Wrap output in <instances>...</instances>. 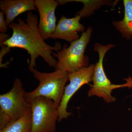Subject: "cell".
<instances>
[{
	"label": "cell",
	"mask_w": 132,
	"mask_h": 132,
	"mask_svg": "<svg viewBox=\"0 0 132 132\" xmlns=\"http://www.w3.org/2000/svg\"><path fill=\"white\" fill-rule=\"evenodd\" d=\"M21 80L16 78L9 92L0 95V130L31 111Z\"/></svg>",
	"instance_id": "cell-3"
},
{
	"label": "cell",
	"mask_w": 132,
	"mask_h": 132,
	"mask_svg": "<svg viewBox=\"0 0 132 132\" xmlns=\"http://www.w3.org/2000/svg\"><path fill=\"white\" fill-rule=\"evenodd\" d=\"M32 112L31 132H55L59 119L58 107L51 99L43 97L30 102Z\"/></svg>",
	"instance_id": "cell-6"
},
{
	"label": "cell",
	"mask_w": 132,
	"mask_h": 132,
	"mask_svg": "<svg viewBox=\"0 0 132 132\" xmlns=\"http://www.w3.org/2000/svg\"><path fill=\"white\" fill-rule=\"evenodd\" d=\"M31 72L39 81V85L34 91L25 92L26 101L29 103L36 97H44L53 100L59 108L68 80V73L61 69H56L52 72H41L35 69Z\"/></svg>",
	"instance_id": "cell-2"
},
{
	"label": "cell",
	"mask_w": 132,
	"mask_h": 132,
	"mask_svg": "<svg viewBox=\"0 0 132 132\" xmlns=\"http://www.w3.org/2000/svg\"><path fill=\"white\" fill-rule=\"evenodd\" d=\"M10 38L9 36L6 33H1L0 34V44H2Z\"/></svg>",
	"instance_id": "cell-16"
},
{
	"label": "cell",
	"mask_w": 132,
	"mask_h": 132,
	"mask_svg": "<svg viewBox=\"0 0 132 132\" xmlns=\"http://www.w3.org/2000/svg\"><path fill=\"white\" fill-rule=\"evenodd\" d=\"M25 22L19 18L9 25L13 30L11 37L0 45L9 48H19L27 50L30 55L28 69L30 72L36 68V61L39 56L51 68L57 67V61L53 57V51L59 52L62 49L61 44L56 42L54 46L48 45L42 38L38 29V16L31 11L27 14Z\"/></svg>",
	"instance_id": "cell-1"
},
{
	"label": "cell",
	"mask_w": 132,
	"mask_h": 132,
	"mask_svg": "<svg viewBox=\"0 0 132 132\" xmlns=\"http://www.w3.org/2000/svg\"><path fill=\"white\" fill-rule=\"evenodd\" d=\"M125 15L122 20L113 22V26L124 38L129 40L132 38V0H124Z\"/></svg>",
	"instance_id": "cell-11"
},
{
	"label": "cell",
	"mask_w": 132,
	"mask_h": 132,
	"mask_svg": "<svg viewBox=\"0 0 132 132\" xmlns=\"http://www.w3.org/2000/svg\"><path fill=\"white\" fill-rule=\"evenodd\" d=\"M5 15L3 12H0V32L2 33H5L7 32V26H9L5 19Z\"/></svg>",
	"instance_id": "cell-14"
},
{
	"label": "cell",
	"mask_w": 132,
	"mask_h": 132,
	"mask_svg": "<svg viewBox=\"0 0 132 132\" xmlns=\"http://www.w3.org/2000/svg\"><path fill=\"white\" fill-rule=\"evenodd\" d=\"M114 45L108 44L101 45L99 43H95L94 50L97 52L99 55L98 61L95 65L94 72L92 77V80L93 85L88 92V96H96L102 98L107 103L114 102L116 98L113 97L111 94L113 89L119 88L132 87V79L131 77L128 78L127 82L122 85H115L112 84L107 77L103 67V60L107 52Z\"/></svg>",
	"instance_id": "cell-5"
},
{
	"label": "cell",
	"mask_w": 132,
	"mask_h": 132,
	"mask_svg": "<svg viewBox=\"0 0 132 132\" xmlns=\"http://www.w3.org/2000/svg\"><path fill=\"white\" fill-rule=\"evenodd\" d=\"M92 32V28H88L78 39L71 42L69 47L64 45L57 53H53V55L58 59L55 69L64 70L69 73L88 67V58L84 54Z\"/></svg>",
	"instance_id": "cell-4"
},
{
	"label": "cell",
	"mask_w": 132,
	"mask_h": 132,
	"mask_svg": "<svg viewBox=\"0 0 132 132\" xmlns=\"http://www.w3.org/2000/svg\"><path fill=\"white\" fill-rule=\"evenodd\" d=\"M32 112L26 113L17 120L6 125L0 132H31Z\"/></svg>",
	"instance_id": "cell-12"
},
{
	"label": "cell",
	"mask_w": 132,
	"mask_h": 132,
	"mask_svg": "<svg viewBox=\"0 0 132 132\" xmlns=\"http://www.w3.org/2000/svg\"><path fill=\"white\" fill-rule=\"evenodd\" d=\"M0 9L6 16L8 25L13 22L19 15L36 9L34 0H2Z\"/></svg>",
	"instance_id": "cell-10"
},
{
	"label": "cell",
	"mask_w": 132,
	"mask_h": 132,
	"mask_svg": "<svg viewBox=\"0 0 132 132\" xmlns=\"http://www.w3.org/2000/svg\"><path fill=\"white\" fill-rule=\"evenodd\" d=\"M1 53H0V63H1V68H2L3 66V58L5 56V55L8 53L10 51V48L5 45H1Z\"/></svg>",
	"instance_id": "cell-15"
},
{
	"label": "cell",
	"mask_w": 132,
	"mask_h": 132,
	"mask_svg": "<svg viewBox=\"0 0 132 132\" xmlns=\"http://www.w3.org/2000/svg\"><path fill=\"white\" fill-rule=\"evenodd\" d=\"M35 3L40 16L39 32L43 40H46L50 38L56 28L55 12L59 3L54 0H35Z\"/></svg>",
	"instance_id": "cell-8"
},
{
	"label": "cell",
	"mask_w": 132,
	"mask_h": 132,
	"mask_svg": "<svg viewBox=\"0 0 132 132\" xmlns=\"http://www.w3.org/2000/svg\"><path fill=\"white\" fill-rule=\"evenodd\" d=\"M81 19L79 15L71 19L62 16L50 38L61 39L71 43L78 39L80 37L78 32L85 29L84 26L80 22Z\"/></svg>",
	"instance_id": "cell-9"
},
{
	"label": "cell",
	"mask_w": 132,
	"mask_h": 132,
	"mask_svg": "<svg viewBox=\"0 0 132 132\" xmlns=\"http://www.w3.org/2000/svg\"><path fill=\"white\" fill-rule=\"evenodd\" d=\"M59 5H64L69 2H80L84 4L82 9L79 11L76 15H80L81 18L89 16L94 11L100 7L101 5H104L107 2L100 1H84V0H58Z\"/></svg>",
	"instance_id": "cell-13"
},
{
	"label": "cell",
	"mask_w": 132,
	"mask_h": 132,
	"mask_svg": "<svg viewBox=\"0 0 132 132\" xmlns=\"http://www.w3.org/2000/svg\"><path fill=\"white\" fill-rule=\"evenodd\" d=\"M95 67V65L92 64L87 67L81 69L78 71L69 73L68 80L70 83L65 87L64 95L58 108L59 122L72 114L71 113L67 111L69 102L73 95L83 85L92 81Z\"/></svg>",
	"instance_id": "cell-7"
}]
</instances>
